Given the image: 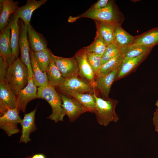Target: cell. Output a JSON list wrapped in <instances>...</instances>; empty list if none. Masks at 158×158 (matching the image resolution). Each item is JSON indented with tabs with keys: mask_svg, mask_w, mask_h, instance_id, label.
Returning a JSON list of instances; mask_svg holds the SVG:
<instances>
[{
	"mask_svg": "<svg viewBox=\"0 0 158 158\" xmlns=\"http://www.w3.org/2000/svg\"><path fill=\"white\" fill-rule=\"evenodd\" d=\"M131 44L140 45L152 48L158 45V27L134 36Z\"/></svg>",
	"mask_w": 158,
	"mask_h": 158,
	"instance_id": "21",
	"label": "cell"
},
{
	"mask_svg": "<svg viewBox=\"0 0 158 158\" xmlns=\"http://www.w3.org/2000/svg\"><path fill=\"white\" fill-rule=\"evenodd\" d=\"M55 88L59 93L69 96L73 93L93 94L96 92L92 84L80 76L66 79Z\"/></svg>",
	"mask_w": 158,
	"mask_h": 158,
	"instance_id": "5",
	"label": "cell"
},
{
	"mask_svg": "<svg viewBox=\"0 0 158 158\" xmlns=\"http://www.w3.org/2000/svg\"><path fill=\"white\" fill-rule=\"evenodd\" d=\"M19 2L13 0H0V30H2L8 24L11 15L19 8Z\"/></svg>",
	"mask_w": 158,
	"mask_h": 158,
	"instance_id": "20",
	"label": "cell"
},
{
	"mask_svg": "<svg viewBox=\"0 0 158 158\" xmlns=\"http://www.w3.org/2000/svg\"><path fill=\"white\" fill-rule=\"evenodd\" d=\"M29 78L26 66L18 58L8 66L5 79L16 95L27 85Z\"/></svg>",
	"mask_w": 158,
	"mask_h": 158,
	"instance_id": "2",
	"label": "cell"
},
{
	"mask_svg": "<svg viewBox=\"0 0 158 158\" xmlns=\"http://www.w3.org/2000/svg\"><path fill=\"white\" fill-rule=\"evenodd\" d=\"M70 96L76 99L88 112L94 113L96 107V100L94 93H73Z\"/></svg>",
	"mask_w": 158,
	"mask_h": 158,
	"instance_id": "26",
	"label": "cell"
},
{
	"mask_svg": "<svg viewBox=\"0 0 158 158\" xmlns=\"http://www.w3.org/2000/svg\"><path fill=\"white\" fill-rule=\"evenodd\" d=\"M16 95L6 80L0 82V116L16 107Z\"/></svg>",
	"mask_w": 158,
	"mask_h": 158,
	"instance_id": "10",
	"label": "cell"
},
{
	"mask_svg": "<svg viewBox=\"0 0 158 158\" xmlns=\"http://www.w3.org/2000/svg\"><path fill=\"white\" fill-rule=\"evenodd\" d=\"M121 48L115 40L109 44L104 54L102 57V65L111 59L121 54Z\"/></svg>",
	"mask_w": 158,
	"mask_h": 158,
	"instance_id": "31",
	"label": "cell"
},
{
	"mask_svg": "<svg viewBox=\"0 0 158 158\" xmlns=\"http://www.w3.org/2000/svg\"><path fill=\"white\" fill-rule=\"evenodd\" d=\"M27 158H46V157L43 154H36L31 157H27Z\"/></svg>",
	"mask_w": 158,
	"mask_h": 158,
	"instance_id": "36",
	"label": "cell"
},
{
	"mask_svg": "<svg viewBox=\"0 0 158 158\" xmlns=\"http://www.w3.org/2000/svg\"><path fill=\"white\" fill-rule=\"evenodd\" d=\"M37 107L32 111L25 114L20 123L22 127L21 135L20 138V143H27L30 141V133L37 129L35 123V113Z\"/></svg>",
	"mask_w": 158,
	"mask_h": 158,
	"instance_id": "17",
	"label": "cell"
},
{
	"mask_svg": "<svg viewBox=\"0 0 158 158\" xmlns=\"http://www.w3.org/2000/svg\"><path fill=\"white\" fill-rule=\"evenodd\" d=\"M119 68L107 75L96 77L94 86L97 95H100L101 97L105 99L109 98L111 88L116 81Z\"/></svg>",
	"mask_w": 158,
	"mask_h": 158,
	"instance_id": "12",
	"label": "cell"
},
{
	"mask_svg": "<svg viewBox=\"0 0 158 158\" xmlns=\"http://www.w3.org/2000/svg\"><path fill=\"white\" fill-rule=\"evenodd\" d=\"M81 18H90L115 26L121 25L124 19L123 14L112 1H110L108 5L104 8L99 9L90 8L78 16L69 18L68 20L70 22H72Z\"/></svg>",
	"mask_w": 158,
	"mask_h": 158,
	"instance_id": "1",
	"label": "cell"
},
{
	"mask_svg": "<svg viewBox=\"0 0 158 158\" xmlns=\"http://www.w3.org/2000/svg\"><path fill=\"white\" fill-rule=\"evenodd\" d=\"M96 32L108 45L115 40L114 32L116 26L111 24L95 20Z\"/></svg>",
	"mask_w": 158,
	"mask_h": 158,
	"instance_id": "23",
	"label": "cell"
},
{
	"mask_svg": "<svg viewBox=\"0 0 158 158\" xmlns=\"http://www.w3.org/2000/svg\"><path fill=\"white\" fill-rule=\"evenodd\" d=\"M31 65L33 76L32 78L34 84L39 87H43L49 85L46 71L43 72L40 68L35 60L33 51L30 49Z\"/></svg>",
	"mask_w": 158,
	"mask_h": 158,
	"instance_id": "22",
	"label": "cell"
},
{
	"mask_svg": "<svg viewBox=\"0 0 158 158\" xmlns=\"http://www.w3.org/2000/svg\"><path fill=\"white\" fill-rule=\"evenodd\" d=\"M110 1L108 0H99L90 8L94 9H99L106 7Z\"/></svg>",
	"mask_w": 158,
	"mask_h": 158,
	"instance_id": "34",
	"label": "cell"
},
{
	"mask_svg": "<svg viewBox=\"0 0 158 158\" xmlns=\"http://www.w3.org/2000/svg\"><path fill=\"white\" fill-rule=\"evenodd\" d=\"M156 106L158 108V98L155 104Z\"/></svg>",
	"mask_w": 158,
	"mask_h": 158,
	"instance_id": "37",
	"label": "cell"
},
{
	"mask_svg": "<svg viewBox=\"0 0 158 158\" xmlns=\"http://www.w3.org/2000/svg\"><path fill=\"white\" fill-rule=\"evenodd\" d=\"M123 59V57L121 54L108 61L101 66L97 76L107 75L118 68Z\"/></svg>",
	"mask_w": 158,
	"mask_h": 158,
	"instance_id": "28",
	"label": "cell"
},
{
	"mask_svg": "<svg viewBox=\"0 0 158 158\" xmlns=\"http://www.w3.org/2000/svg\"><path fill=\"white\" fill-rule=\"evenodd\" d=\"M47 0H27L26 4L19 8L15 13L27 25L29 24L33 12L45 4Z\"/></svg>",
	"mask_w": 158,
	"mask_h": 158,
	"instance_id": "18",
	"label": "cell"
},
{
	"mask_svg": "<svg viewBox=\"0 0 158 158\" xmlns=\"http://www.w3.org/2000/svg\"><path fill=\"white\" fill-rule=\"evenodd\" d=\"M153 48L140 45L130 44L121 48V54L123 59H129L137 57L149 51Z\"/></svg>",
	"mask_w": 158,
	"mask_h": 158,
	"instance_id": "25",
	"label": "cell"
},
{
	"mask_svg": "<svg viewBox=\"0 0 158 158\" xmlns=\"http://www.w3.org/2000/svg\"><path fill=\"white\" fill-rule=\"evenodd\" d=\"M37 90L32 78H29L27 85L16 95V108L19 112H25L28 103L31 101L38 98Z\"/></svg>",
	"mask_w": 158,
	"mask_h": 158,
	"instance_id": "11",
	"label": "cell"
},
{
	"mask_svg": "<svg viewBox=\"0 0 158 158\" xmlns=\"http://www.w3.org/2000/svg\"><path fill=\"white\" fill-rule=\"evenodd\" d=\"M151 51H147L136 57L123 59L118 69L116 81L126 76L133 71L145 60Z\"/></svg>",
	"mask_w": 158,
	"mask_h": 158,
	"instance_id": "15",
	"label": "cell"
},
{
	"mask_svg": "<svg viewBox=\"0 0 158 158\" xmlns=\"http://www.w3.org/2000/svg\"><path fill=\"white\" fill-rule=\"evenodd\" d=\"M19 18L18 16L14 13L11 15L8 21L11 32V42L12 51L13 62L18 58L19 53L20 30Z\"/></svg>",
	"mask_w": 158,
	"mask_h": 158,
	"instance_id": "14",
	"label": "cell"
},
{
	"mask_svg": "<svg viewBox=\"0 0 158 158\" xmlns=\"http://www.w3.org/2000/svg\"><path fill=\"white\" fill-rule=\"evenodd\" d=\"M46 72L49 85L55 88L62 84L66 79L62 76L51 57Z\"/></svg>",
	"mask_w": 158,
	"mask_h": 158,
	"instance_id": "24",
	"label": "cell"
},
{
	"mask_svg": "<svg viewBox=\"0 0 158 158\" xmlns=\"http://www.w3.org/2000/svg\"><path fill=\"white\" fill-rule=\"evenodd\" d=\"M8 66L6 61L0 56V82L5 79Z\"/></svg>",
	"mask_w": 158,
	"mask_h": 158,
	"instance_id": "33",
	"label": "cell"
},
{
	"mask_svg": "<svg viewBox=\"0 0 158 158\" xmlns=\"http://www.w3.org/2000/svg\"><path fill=\"white\" fill-rule=\"evenodd\" d=\"M153 122L155 130L158 133V108H157L154 113Z\"/></svg>",
	"mask_w": 158,
	"mask_h": 158,
	"instance_id": "35",
	"label": "cell"
},
{
	"mask_svg": "<svg viewBox=\"0 0 158 158\" xmlns=\"http://www.w3.org/2000/svg\"><path fill=\"white\" fill-rule=\"evenodd\" d=\"M28 37L30 48L34 52L47 49L48 43L44 35L37 32L30 24L27 25Z\"/></svg>",
	"mask_w": 158,
	"mask_h": 158,
	"instance_id": "16",
	"label": "cell"
},
{
	"mask_svg": "<svg viewBox=\"0 0 158 158\" xmlns=\"http://www.w3.org/2000/svg\"><path fill=\"white\" fill-rule=\"evenodd\" d=\"M19 114L16 107L8 109L3 116L0 117V128L8 136L17 133L20 131L18 125L20 124L22 119Z\"/></svg>",
	"mask_w": 158,
	"mask_h": 158,
	"instance_id": "9",
	"label": "cell"
},
{
	"mask_svg": "<svg viewBox=\"0 0 158 158\" xmlns=\"http://www.w3.org/2000/svg\"><path fill=\"white\" fill-rule=\"evenodd\" d=\"M86 56L87 61L96 77L102 66V56L93 52L87 51Z\"/></svg>",
	"mask_w": 158,
	"mask_h": 158,
	"instance_id": "32",
	"label": "cell"
},
{
	"mask_svg": "<svg viewBox=\"0 0 158 158\" xmlns=\"http://www.w3.org/2000/svg\"><path fill=\"white\" fill-rule=\"evenodd\" d=\"M85 47L79 50L74 56L78 66L79 76L93 86L96 76L87 59Z\"/></svg>",
	"mask_w": 158,
	"mask_h": 158,
	"instance_id": "13",
	"label": "cell"
},
{
	"mask_svg": "<svg viewBox=\"0 0 158 158\" xmlns=\"http://www.w3.org/2000/svg\"><path fill=\"white\" fill-rule=\"evenodd\" d=\"M114 37L115 41L121 48L131 44L134 37L125 31L121 25L116 26Z\"/></svg>",
	"mask_w": 158,
	"mask_h": 158,
	"instance_id": "27",
	"label": "cell"
},
{
	"mask_svg": "<svg viewBox=\"0 0 158 158\" xmlns=\"http://www.w3.org/2000/svg\"><path fill=\"white\" fill-rule=\"evenodd\" d=\"M20 22V33L19 46L20 53V59L27 68L29 78H32L33 76L31 65L30 48L28 37L27 25L21 20Z\"/></svg>",
	"mask_w": 158,
	"mask_h": 158,
	"instance_id": "6",
	"label": "cell"
},
{
	"mask_svg": "<svg viewBox=\"0 0 158 158\" xmlns=\"http://www.w3.org/2000/svg\"><path fill=\"white\" fill-rule=\"evenodd\" d=\"M11 37V30L8 24L0 31V56L6 61L8 65L13 62Z\"/></svg>",
	"mask_w": 158,
	"mask_h": 158,
	"instance_id": "19",
	"label": "cell"
},
{
	"mask_svg": "<svg viewBox=\"0 0 158 158\" xmlns=\"http://www.w3.org/2000/svg\"><path fill=\"white\" fill-rule=\"evenodd\" d=\"M62 101V107L65 115L71 122L75 121L88 110L74 98L59 93Z\"/></svg>",
	"mask_w": 158,
	"mask_h": 158,
	"instance_id": "8",
	"label": "cell"
},
{
	"mask_svg": "<svg viewBox=\"0 0 158 158\" xmlns=\"http://www.w3.org/2000/svg\"><path fill=\"white\" fill-rule=\"evenodd\" d=\"M157 89H158V88H157Z\"/></svg>",
	"mask_w": 158,
	"mask_h": 158,
	"instance_id": "38",
	"label": "cell"
},
{
	"mask_svg": "<svg viewBox=\"0 0 158 158\" xmlns=\"http://www.w3.org/2000/svg\"><path fill=\"white\" fill-rule=\"evenodd\" d=\"M51 59L66 79L79 76L78 63L74 56L66 58L56 56L52 54Z\"/></svg>",
	"mask_w": 158,
	"mask_h": 158,
	"instance_id": "7",
	"label": "cell"
},
{
	"mask_svg": "<svg viewBox=\"0 0 158 158\" xmlns=\"http://www.w3.org/2000/svg\"><path fill=\"white\" fill-rule=\"evenodd\" d=\"M37 95L39 98L46 101L51 106L52 112L47 118L55 123L63 121L66 115L62 107V101L59 92L54 87L49 85L38 87Z\"/></svg>",
	"mask_w": 158,
	"mask_h": 158,
	"instance_id": "4",
	"label": "cell"
},
{
	"mask_svg": "<svg viewBox=\"0 0 158 158\" xmlns=\"http://www.w3.org/2000/svg\"><path fill=\"white\" fill-rule=\"evenodd\" d=\"M108 45L99 35L96 32L93 42L90 45L85 47L87 51L92 52L102 56L104 54Z\"/></svg>",
	"mask_w": 158,
	"mask_h": 158,
	"instance_id": "30",
	"label": "cell"
},
{
	"mask_svg": "<svg viewBox=\"0 0 158 158\" xmlns=\"http://www.w3.org/2000/svg\"><path fill=\"white\" fill-rule=\"evenodd\" d=\"M52 54L51 50L49 48L40 51L33 52L34 55L37 62L42 71H47L50 62Z\"/></svg>",
	"mask_w": 158,
	"mask_h": 158,
	"instance_id": "29",
	"label": "cell"
},
{
	"mask_svg": "<svg viewBox=\"0 0 158 158\" xmlns=\"http://www.w3.org/2000/svg\"><path fill=\"white\" fill-rule=\"evenodd\" d=\"M96 100V107L94 113L97 121L100 125L106 126L111 122H117L119 119L115 109L118 103L117 100L109 98H102L94 93Z\"/></svg>",
	"mask_w": 158,
	"mask_h": 158,
	"instance_id": "3",
	"label": "cell"
}]
</instances>
